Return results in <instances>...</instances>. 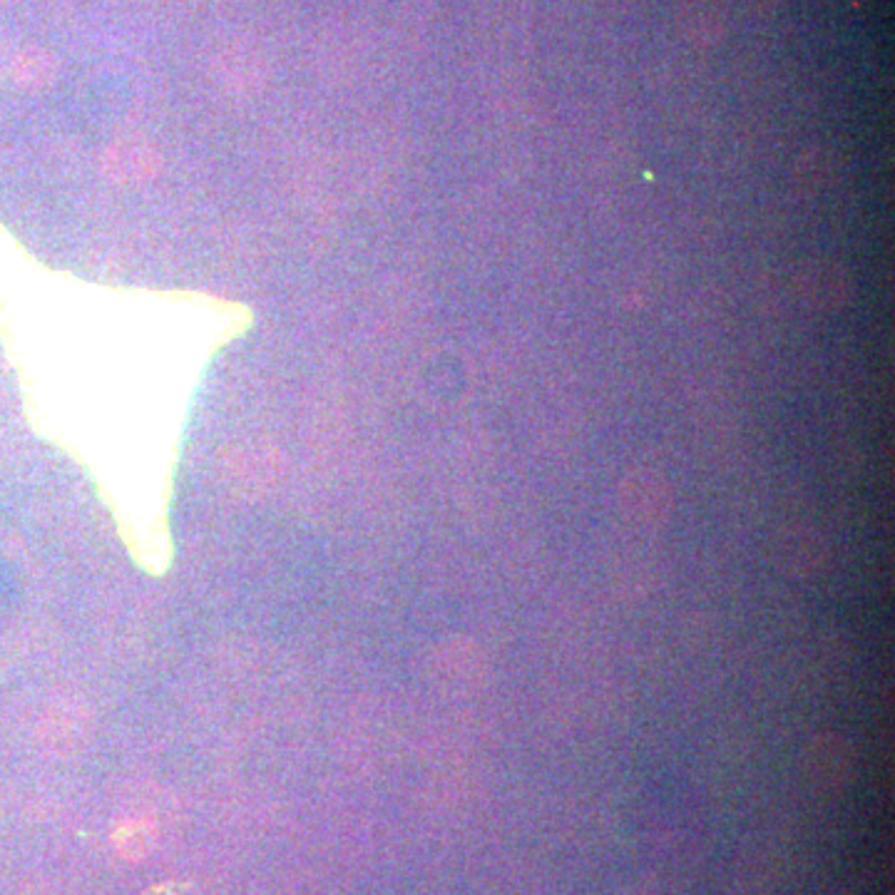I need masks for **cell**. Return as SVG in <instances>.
I'll use <instances>...</instances> for the list:
<instances>
[{
    "label": "cell",
    "mask_w": 895,
    "mask_h": 895,
    "mask_svg": "<svg viewBox=\"0 0 895 895\" xmlns=\"http://www.w3.org/2000/svg\"><path fill=\"white\" fill-rule=\"evenodd\" d=\"M157 843V831L150 821L145 818H132L125 821L122 826H117V831L112 833V846L120 853L125 861H142L152 853Z\"/></svg>",
    "instance_id": "cell-1"
},
{
    "label": "cell",
    "mask_w": 895,
    "mask_h": 895,
    "mask_svg": "<svg viewBox=\"0 0 895 895\" xmlns=\"http://www.w3.org/2000/svg\"><path fill=\"white\" fill-rule=\"evenodd\" d=\"M145 895H194V888L189 886V883L167 881V883H160V886H152Z\"/></svg>",
    "instance_id": "cell-2"
}]
</instances>
